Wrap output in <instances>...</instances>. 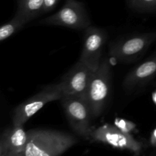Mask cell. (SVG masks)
<instances>
[{"instance_id":"1","label":"cell","mask_w":156,"mask_h":156,"mask_svg":"<svg viewBox=\"0 0 156 156\" xmlns=\"http://www.w3.org/2000/svg\"><path fill=\"white\" fill-rule=\"evenodd\" d=\"M27 135L21 156H60L77 143L71 134L53 129H32Z\"/></svg>"},{"instance_id":"2","label":"cell","mask_w":156,"mask_h":156,"mask_svg":"<svg viewBox=\"0 0 156 156\" xmlns=\"http://www.w3.org/2000/svg\"><path fill=\"white\" fill-rule=\"evenodd\" d=\"M111 73V65L108 59H102L93 73L85 96L93 117H99L105 109L109 94Z\"/></svg>"},{"instance_id":"3","label":"cell","mask_w":156,"mask_h":156,"mask_svg":"<svg viewBox=\"0 0 156 156\" xmlns=\"http://www.w3.org/2000/svg\"><path fill=\"white\" fill-rule=\"evenodd\" d=\"M64 93L59 83L47 85L27 100L18 105L12 116L13 126H24V123L47 104L61 100Z\"/></svg>"},{"instance_id":"4","label":"cell","mask_w":156,"mask_h":156,"mask_svg":"<svg viewBox=\"0 0 156 156\" xmlns=\"http://www.w3.org/2000/svg\"><path fill=\"white\" fill-rule=\"evenodd\" d=\"M60 101L71 127L82 137L89 139L92 132L91 127L92 115L85 96H64Z\"/></svg>"},{"instance_id":"5","label":"cell","mask_w":156,"mask_h":156,"mask_svg":"<svg viewBox=\"0 0 156 156\" xmlns=\"http://www.w3.org/2000/svg\"><path fill=\"white\" fill-rule=\"evenodd\" d=\"M40 24L82 30L88 28L91 21L83 3L77 0H66L56 13L43 19Z\"/></svg>"},{"instance_id":"6","label":"cell","mask_w":156,"mask_h":156,"mask_svg":"<svg viewBox=\"0 0 156 156\" xmlns=\"http://www.w3.org/2000/svg\"><path fill=\"white\" fill-rule=\"evenodd\" d=\"M155 40L156 32L132 35L113 44L111 55L117 62H133L143 55Z\"/></svg>"},{"instance_id":"7","label":"cell","mask_w":156,"mask_h":156,"mask_svg":"<svg viewBox=\"0 0 156 156\" xmlns=\"http://www.w3.org/2000/svg\"><path fill=\"white\" fill-rule=\"evenodd\" d=\"M107 34L101 28L89 26L85 32L83 46L79 61L93 71H96L101 62L102 51Z\"/></svg>"},{"instance_id":"8","label":"cell","mask_w":156,"mask_h":156,"mask_svg":"<svg viewBox=\"0 0 156 156\" xmlns=\"http://www.w3.org/2000/svg\"><path fill=\"white\" fill-rule=\"evenodd\" d=\"M90 138L115 148L140 152L142 146L129 133L123 132L116 126L105 124L92 130Z\"/></svg>"},{"instance_id":"9","label":"cell","mask_w":156,"mask_h":156,"mask_svg":"<svg viewBox=\"0 0 156 156\" xmlns=\"http://www.w3.org/2000/svg\"><path fill=\"white\" fill-rule=\"evenodd\" d=\"M94 71L78 61L59 82L64 96H85Z\"/></svg>"},{"instance_id":"10","label":"cell","mask_w":156,"mask_h":156,"mask_svg":"<svg viewBox=\"0 0 156 156\" xmlns=\"http://www.w3.org/2000/svg\"><path fill=\"white\" fill-rule=\"evenodd\" d=\"M24 126H13L2 133L0 140V156L21 154L27 142Z\"/></svg>"},{"instance_id":"11","label":"cell","mask_w":156,"mask_h":156,"mask_svg":"<svg viewBox=\"0 0 156 156\" xmlns=\"http://www.w3.org/2000/svg\"><path fill=\"white\" fill-rule=\"evenodd\" d=\"M156 76V54L131 70L123 82L126 89H133L145 85Z\"/></svg>"},{"instance_id":"12","label":"cell","mask_w":156,"mask_h":156,"mask_svg":"<svg viewBox=\"0 0 156 156\" xmlns=\"http://www.w3.org/2000/svg\"><path fill=\"white\" fill-rule=\"evenodd\" d=\"M44 0H18L16 13L21 15L29 21L43 13Z\"/></svg>"},{"instance_id":"13","label":"cell","mask_w":156,"mask_h":156,"mask_svg":"<svg viewBox=\"0 0 156 156\" xmlns=\"http://www.w3.org/2000/svg\"><path fill=\"white\" fill-rule=\"evenodd\" d=\"M28 21V20L21 15L15 14L12 19L0 27V41H3L10 37L12 35L21 30Z\"/></svg>"},{"instance_id":"14","label":"cell","mask_w":156,"mask_h":156,"mask_svg":"<svg viewBox=\"0 0 156 156\" xmlns=\"http://www.w3.org/2000/svg\"><path fill=\"white\" fill-rule=\"evenodd\" d=\"M129 5L141 12H156V0H127Z\"/></svg>"},{"instance_id":"15","label":"cell","mask_w":156,"mask_h":156,"mask_svg":"<svg viewBox=\"0 0 156 156\" xmlns=\"http://www.w3.org/2000/svg\"><path fill=\"white\" fill-rule=\"evenodd\" d=\"M115 126L126 133H129L135 128V124L133 123L123 119L115 120Z\"/></svg>"},{"instance_id":"16","label":"cell","mask_w":156,"mask_h":156,"mask_svg":"<svg viewBox=\"0 0 156 156\" xmlns=\"http://www.w3.org/2000/svg\"><path fill=\"white\" fill-rule=\"evenodd\" d=\"M59 0H44V9L43 12L47 13L54 9Z\"/></svg>"},{"instance_id":"17","label":"cell","mask_w":156,"mask_h":156,"mask_svg":"<svg viewBox=\"0 0 156 156\" xmlns=\"http://www.w3.org/2000/svg\"><path fill=\"white\" fill-rule=\"evenodd\" d=\"M150 143L152 146L156 147V128L152 133V135L150 137Z\"/></svg>"},{"instance_id":"18","label":"cell","mask_w":156,"mask_h":156,"mask_svg":"<svg viewBox=\"0 0 156 156\" xmlns=\"http://www.w3.org/2000/svg\"><path fill=\"white\" fill-rule=\"evenodd\" d=\"M152 98H153V101H155V103L156 104V91L155 93H154L153 95H152Z\"/></svg>"},{"instance_id":"19","label":"cell","mask_w":156,"mask_h":156,"mask_svg":"<svg viewBox=\"0 0 156 156\" xmlns=\"http://www.w3.org/2000/svg\"><path fill=\"white\" fill-rule=\"evenodd\" d=\"M7 156H21V154H18V155H7Z\"/></svg>"}]
</instances>
